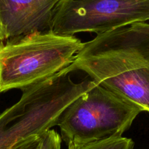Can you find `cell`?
I'll return each mask as SVG.
<instances>
[{
  "mask_svg": "<svg viewBox=\"0 0 149 149\" xmlns=\"http://www.w3.org/2000/svg\"><path fill=\"white\" fill-rule=\"evenodd\" d=\"M64 70L84 72L94 82L149 113V23L97 34L84 42Z\"/></svg>",
  "mask_w": 149,
  "mask_h": 149,
  "instance_id": "obj_1",
  "label": "cell"
},
{
  "mask_svg": "<svg viewBox=\"0 0 149 149\" xmlns=\"http://www.w3.org/2000/svg\"><path fill=\"white\" fill-rule=\"evenodd\" d=\"M84 43L51 30L0 41V94L23 91L58 74L74 61Z\"/></svg>",
  "mask_w": 149,
  "mask_h": 149,
  "instance_id": "obj_2",
  "label": "cell"
},
{
  "mask_svg": "<svg viewBox=\"0 0 149 149\" xmlns=\"http://www.w3.org/2000/svg\"><path fill=\"white\" fill-rule=\"evenodd\" d=\"M70 74L63 70L23 90L19 101L0 113V149H14L57 126L64 109L95 84L74 83Z\"/></svg>",
  "mask_w": 149,
  "mask_h": 149,
  "instance_id": "obj_3",
  "label": "cell"
},
{
  "mask_svg": "<svg viewBox=\"0 0 149 149\" xmlns=\"http://www.w3.org/2000/svg\"><path fill=\"white\" fill-rule=\"evenodd\" d=\"M143 112L140 107L95 82L72 102L57 126L67 147L121 137Z\"/></svg>",
  "mask_w": 149,
  "mask_h": 149,
  "instance_id": "obj_4",
  "label": "cell"
},
{
  "mask_svg": "<svg viewBox=\"0 0 149 149\" xmlns=\"http://www.w3.org/2000/svg\"><path fill=\"white\" fill-rule=\"evenodd\" d=\"M149 21V0H60L51 30L72 36L102 34L134 23Z\"/></svg>",
  "mask_w": 149,
  "mask_h": 149,
  "instance_id": "obj_5",
  "label": "cell"
},
{
  "mask_svg": "<svg viewBox=\"0 0 149 149\" xmlns=\"http://www.w3.org/2000/svg\"><path fill=\"white\" fill-rule=\"evenodd\" d=\"M60 0H0V41L50 31Z\"/></svg>",
  "mask_w": 149,
  "mask_h": 149,
  "instance_id": "obj_6",
  "label": "cell"
},
{
  "mask_svg": "<svg viewBox=\"0 0 149 149\" xmlns=\"http://www.w3.org/2000/svg\"><path fill=\"white\" fill-rule=\"evenodd\" d=\"M134 143L130 138L113 137L88 144L67 147V149H134Z\"/></svg>",
  "mask_w": 149,
  "mask_h": 149,
  "instance_id": "obj_7",
  "label": "cell"
},
{
  "mask_svg": "<svg viewBox=\"0 0 149 149\" xmlns=\"http://www.w3.org/2000/svg\"><path fill=\"white\" fill-rule=\"evenodd\" d=\"M61 135L54 130H49L42 134V141L40 149H61Z\"/></svg>",
  "mask_w": 149,
  "mask_h": 149,
  "instance_id": "obj_8",
  "label": "cell"
},
{
  "mask_svg": "<svg viewBox=\"0 0 149 149\" xmlns=\"http://www.w3.org/2000/svg\"><path fill=\"white\" fill-rule=\"evenodd\" d=\"M43 133L30 137L14 149H40Z\"/></svg>",
  "mask_w": 149,
  "mask_h": 149,
  "instance_id": "obj_9",
  "label": "cell"
}]
</instances>
